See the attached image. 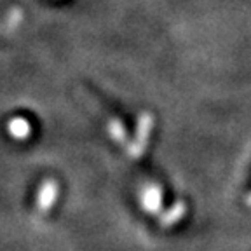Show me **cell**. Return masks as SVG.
I'll return each instance as SVG.
<instances>
[{"instance_id": "obj_2", "label": "cell", "mask_w": 251, "mask_h": 251, "mask_svg": "<svg viewBox=\"0 0 251 251\" xmlns=\"http://www.w3.org/2000/svg\"><path fill=\"white\" fill-rule=\"evenodd\" d=\"M143 204H145V208L149 211L155 213L161 209V204H162V192L161 188L157 187V185H150V187L145 188V192H143Z\"/></svg>"}, {"instance_id": "obj_1", "label": "cell", "mask_w": 251, "mask_h": 251, "mask_svg": "<svg viewBox=\"0 0 251 251\" xmlns=\"http://www.w3.org/2000/svg\"><path fill=\"white\" fill-rule=\"evenodd\" d=\"M153 127V117L149 112H143V114L138 117V126H136V134H134V140L127 145V152L131 157L138 159V157L143 155L147 145H149L150 134H152Z\"/></svg>"}, {"instance_id": "obj_7", "label": "cell", "mask_w": 251, "mask_h": 251, "mask_svg": "<svg viewBox=\"0 0 251 251\" xmlns=\"http://www.w3.org/2000/svg\"><path fill=\"white\" fill-rule=\"evenodd\" d=\"M248 204L251 206V194H250V197H248Z\"/></svg>"}, {"instance_id": "obj_3", "label": "cell", "mask_w": 251, "mask_h": 251, "mask_svg": "<svg viewBox=\"0 0 251 251\" xmlns=\"http://www.w3.org/2000/svg\"><path fill=\"white\" fill-rule=\"evenodd\" d=\"M56 194H58V185L54 183L52 180H47L44 183V187L40 188V197H39V206L40 209L46 211L56 199Z\"/></svg>"}, {"instance_id": "obj_5", "label": "cell", "mask_w": 251, "mask_h": 251, "mask_svg": "<svg viewBox=\"0 0 251 251\" xmlns=\"http://www.w3.org/2000/svg\"><path fill=\"white\" fill-rule=\"evenodd\" d=\"M108 133L112 134V138H114L117 143H121V145H129L127 143V134H126V127L122 126L121 121H117V119H112V121L108 122Z\"/></svg>"}, {"instance_id": "obj_6", "label": "cell", "mask_w": 251, "mask_h": 251, "mask_svg": "<svg viewBox=\"0 0 251 251\" xmlns=\"http://www.w3.org/2000/svg\"><path fill=\"white\" fill-rule=\"evenodd\" d=\"M183 215H185V204L183 202H176L168 213H166L164 216H162V224H164V225H173L176 220H180Z\"/></svg>"}, {"instance_id": "obj_4", "label": "cell", "mask_w": 251, "mask_h": 251, "mask_svg": "<svg viewBox=\"0 0 251 251\" xmlns=\"http://www.w3.org/2000/svg\"><path fill=\"white\" fill-rule=\"evenodd\" d=\"M31 127H30V122L23 117H14L9 121V133L12 134L14 138L18 140H23L30 134Z\"/></svg>"}]
</instances>
